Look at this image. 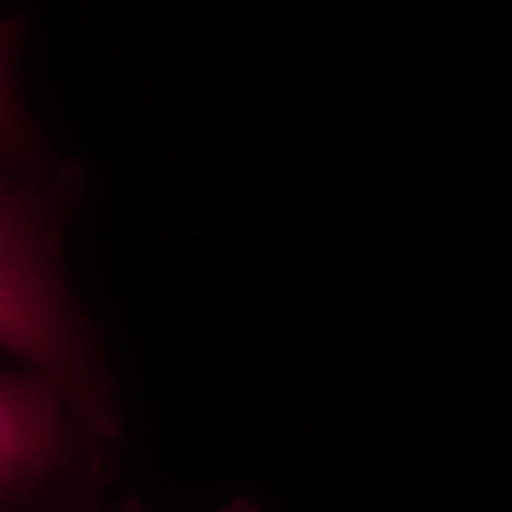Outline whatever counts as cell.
<instances>
[{"label":"cell","mask_w":512,"mask_h":512,"mask_svg":"<svg viewBox=\"0 0 512 512\" xmlns=\"http://www.w3.org/2000/svg\"><path fill=\"white\" fill-rule=\"evenodd\" d=\"M0 349L60 384L86 420L105 427L91 349L69 297L57 233L34 197L0 174Z\"/></svg>","instance_id":"cell-1"},{"label":"cell","mask_w":512,"mask_h":512,"mask_svg":"<svg viewBox=\"0 0 512 512\" xmlns=\"http://www.w3.org/2000/svg\"><path fill=\"white\" fill-rule=\"evenodd\" d=\"M76 403L43 373H0V505L53 472L67 453Z\"/></svg>","instance_id":"cell-2"},{"label":"cell","mask_w":512,"mask_h":512,"mask_svg":"<svg viewBox=\"0 0 512 512\" xmlns=\"http://www.w3.org/2000/svg\"><path fill=\"white\" fill-rule=\"evenodd\" d=\"M15 43V24L0 22V162H12L29 147V121L24 117L15 79H12Z\"/></svg>","instance_id":"cell-3"},{"label":"cell","mask_w":512,"mask_h":512,"mask_svg":"<svg viewBox=\"0 0 512 512\" xmlns=\"http://www.w3.org/2000/svg\"><path fill=\"white\" fill-rule=\"evenodd\" d=\"M221 512H261V510H259V505H254L249 501H235V503H230L228 508H223Z\"/></svg>","instance_id":"cell-4"}]
</instances>
